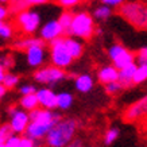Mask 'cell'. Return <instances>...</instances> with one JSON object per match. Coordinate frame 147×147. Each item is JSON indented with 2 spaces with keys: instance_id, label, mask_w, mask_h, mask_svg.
I'll return each mask as SVG.
<instances>
[{
  "instance_id": "obj_23",
  "label": "cell",
  "mask_w": 147,
  "mask_h": 147,
  "mask_svg": "<svg viewBox=\"0 0 147 147\" xmlns=\"http://www.w3.org/2000/svg\"><path fill=\"white\" fill-rule=\"evenodd\" d=\"M120 136V129L117 127H109V128L104 132V136H102V143L104 146H111L119 139Z\"/></svg>"
},
{
  "instance_id": "obj_12",
  "label": "cell",
  "mask_w": 147,
  "mask_h": 147,
  "mask_svg": "<svg viewBox=\"0 0 147 147\" xmlns=\"http://www.w3.org/2000/svg\"><path fill=\"white\" fill-rule=\"evenodd\" d=\"M38 32H39V38L43 40L45 43H49L51 40L65 35L62 27L58 23L57 19H50V20L45 22L43 24H40Z\"/></svg>"
},
{
  "instance_id": "obj_13",
  "label": "cell",
  "mask_w": 147,
  "mask_h": 147,
  "mask_svg": "<svg viewBox=\"0 0 147 147\" xmlns=\"http://www.w3.org/2000/svg\"><path fill=\"white\" fill-rule=\"evenodd\" d=\"M38 105L46 109H57V93L50 86H43L35 92Z\"/></svg>"
},
{
  "instance_id": "obj_4",
  "label": "cell",
  "mask_w": 147,
  "mask_h": 147,
  "mask_svg": "<svg viewBox=\"0 0 147 147\" xmlns=\"http://www.w3.org/2000/svg\"><path fill=\"white\" fill-rule=\"evenodd\" d=\"M119 13L136 28H147V5L140 1H124L119 7Z\"/></svg>"
},
{
  "instance_id": "obj_9",
  "label": "cell",
  "mask_w": 147,
  "mask_h": 147,
  "mask_svg": "<svg viewBox=\"0 0 147 147\" xmlns=\"http://www.w3.org/2000/svg\"><path fill=\"white\" fill-rule=\"evenodd\" d=\"M8 116H9V121L8 124L12 129L13 134L16 135H23L26 131L27 125L30 123V116L28 112L22 109L20 107H9L8 108Z\"/></svg>"
},
{
  "instance_id": "obj_16",
  "label": "cell",
  "mask_w": 147,
  "mask_h": 147,
  "mask_svg": "<svg viewBox=\"0 0 147 147\" xmlns=\"http://www.w3.org/2000/svg\"><path fill=\"white\" fill-rule=\"evenodd\" d=\"M135 69H136V63L132 62L127 65L124 67H120L119 69V76H117V81L121 84L123 89H127V88H131L134 82H132V78H134V73Z\"/></svg>"
},
{
  "instance_id": "obj_28",
  "label": "cell",
  "mask_w": 147,
  "mask_h": 147,
  "mask_svg": "<svg viewBox=\"0 0 147 147\" xmlns=\"http://www.w3.org/2000/svg\"><path fill=\"white\" fill-rule=\"evenodd\" d=\"M26 8H28V5L24 0H11L9 1V12L18 13Z\"/></svg>"
},
{
  "instance_id": "obj_33",
  "label": "cell",
  "mask_w": 147,
  "mask_h": 147,
  "mask_svg": "<svg viewBox=\"0 0 147 147\" xmlns=\"http://www.w3.org/2000/svg\"><path fill=\"white\" fill-rule=\"evenodd\" d=\"M55 1H57V4L59 5V7H62L63 9H71L80 4L81 0H55Z\"/></svg>"
},
{
  "instance_id": "obj_42",
  "label": "cell",
  "mask_w": 147,
  "mask_h": 147,
  "mask_svg": "<svg viewBox=\"0 0 147 147\" xmlns=\"http://www.w3.org/2000/svg\"><path fill=\"white\" fill-rule=\"evenodd\" d=\"M9 1H11V0H0V3H1V4H8Z\"/></svg>"
},
{
  "instance_id": "obj_11",
  "label": "cell",
  "mask_w": 147,
  "mask_h": 147,
  "mask_svg": "<svg viewBox=\"0 0 147 147\" xmlns=\"http://www.w3.org/2000/svg\"><path fill=\"white\" fill-rule=\"evenodd\" d=\"M26 53V62L27 65L32 69H38V67L43 66L47 59V50H46V43H39V45H34L24 50Z\"/></svg>"
},
{
  "instance_id": "obj_27",
  "label": "cell",
  "mask_w": 147,
  "mask_h": 147,
  "mask_svg": "<svg viewBox=\"0 0 147 147\" xmlns=\"http://www.w3.org/2000/svg\"><path fill=\"white\" fill-rule=\"evenodd\" d=\"M104 89H105V93L109 94V96H116V94H119L123 90V86L119 81H111V82H107V84H104Z\"/></svg>"
},
{
  "instance_id": "obj_31",
  "label": "cell",
  "mask_w": 147,
  "mask_h": 147,
  "mask_svg": "<svg viewBox=\"0 0 147 147\" xmlns=\"http://www.w3.org/2000/svg\"><path fill=\"white\" fill-rule=\"evenodd\" d=\"M12 134L13 132H12V129H11V127H9L8 123L0 124V143H4Z\"/></svg>"
},
{
  "instance_id": "obj_6",
  "label": "cell",
  "mask_w": 147,
  "mask_h": 147,
  "mask_svg": "<svg viewBox=\"0 0 147 147\" xmlns=\"http://www.w3.org/2000/svg\"><path fill=\"white\" fill-rule=\"evenodd\" d=\"M15 23L18 26L19 31L23 32L24 35H34L35 32H38L42 24V16L35 9L26 8L16 13Z\"/></svg>"
},
{
  "instance_id": "obj_34",
  "label": "cell",
  "mask_w": 147,
  "mask_h": 147,
  "mask_svg": "<svg viewBox=\"0 0 147 147\" xmlns=\"http://www.w3.org/2000/svg\"><path fill=\"white\" fill-rule=\"evenodd\" d=\"M36 92V86L32 84H23L19 86V93L22 94H31Z\"/></svg>"
},
{
  "instance_id": "obj_5",
  "label": "cell",
  "mask_w": 147,
  "mask_h": 147,
  "mask_svg": "<svg viewBox=\"0 0 147 147\" xmlns=\"http://www.w3.org/2000/svg\"><path fill=\"white\" fill-rule=\"evenodd\" d=\"M65 36V35H63ZM59 36L57 39L49 42V58L50 63L61 69H67L69 66H71L73 63V57H71L69 51H67L66 46H65V38Z\"/></svg>"
},
{
  "instance_id": "obj_30",
  "label": "cell",
  "mask_w": 147,
  "mask_h": 147,
  "mask_svg": "<svg viewBox=\"0 0 147 147\" xmlns=\"http://www.w3.org/2000/svg\"><path fill=\"white\" fill-rule=\"evenodd\" d=\"M40 142H38V140H34V139L28 138V136H22L20 135V139H19V143L16 147H39Z\"/></svg>"
},
{
  "instance_id": "obj_2",
  "label": "cell",
  "mask_w": 147,
  "mask_h": 147,
  "mask_svg": "<svg viewBox=\"0 0 147 147\" xmlns=\"http://www.w3.org/2000/svg\"><path fill=\"white\" fill-rule=\"evenodd\" d=\"M80 121L74 117H61L45 136L47 147H65L76 138Z\"/></svg>"
},
{
  "instance_id": "obj_1",
  "label": "cell",
  "mask_w": 147,
  "mask_h": 147,
  "mask_svg": "<svg viewBox=\"0 0 147 147\" xmlns=\"http://www.w3.org/2000/svg\"><path fill=\"white\" fill-rule=\"evenodd\" d=\"M28 116H30V123L24 131V135L38 142H42L50 128L62 117L58 112H55V109H46L40 107H36L30 111Z\"/></svg>"
},
{
  "instance_id": "obj_37",
  "label": "cell",
  "mask_w": 147,
  "mask_h": 147,
  "mask_svg": "<svg viewBox=\"0 0 147 147\" xmlns=\"http://www.w3.org/2000/svg\"><path fill=\"white\" fill-rule=\"evenodd\" d=\"M8 16H9V8L7 7V4H1L0 3V22L7 20Z\"/></svg>"
},
{
  "instance_id": "obj_43",
  "label": "cell",
  "mask_w": 147,
  "mask_h": 147,
  "mask_svg": "<svg viewBox=\"0 0 147 147\" xmlns=\"http://www.w3.org/2000/svg\"><path fill=\"white\" fill-rule=\"evenodd\" d=\"M0 147H5V143H0Z\"/></svg>"
},
{
  "instance_id": "obj_44",
  "label": "cell",
  "mask_w": 147,
  "mask_h": 147,
  "mask_svg": "<svg viewBox=\"0 0 147 147\" xmlns=\"http://www.w3.org/2000/svg\"><path fill=\"white\" fill-rule=\"evenodd\" d=\"M144 128H146V131H147V119H146V123H144Z\"/></svg>"
},
{
  "instance_id": "obj_29",
  "label": "cell",
  "mask_w": 147,
  "mask_h": 147,
  "mask_svg": "<svg viewBox=\"0 0 147 147\" xmlns=\"http://www.w3.org/2000/svg\"><path fill=\"white\" fill-rule=\"evenodd\" d=\"M0 65L4 67L5 70H9L15 65V59L11 54H0Z\"/></svg>"
},
{
  "instance_id": "obj_26",
  "label": "cell",
  "mask_w": 147,
  "mask_h": 147,
  "mask_svg": "<svg viewBox=\"0 0 147 147\" xmlns=\"http://www.w3.org/2000/svg\"><path fill=\"white\" fill-rule=\"evenodd\" d=\"M15 28L11 23L8 22H0V39L3 40H9L13 36Z\"/></svg>"
},
{
  "instance_id": "obj_20",
  "label": "cell",
  "mask_w": 147,
  "mask_h": 147,
  "mask_svg": "<svg viewBox=\"0 0 147 147\" xmlns=\"http://www.w3.org/2000/svg\"><path fill=\"white\" fill-rule=\"evenodd\" d=\"M19 107L24 109V111L30 112L32 111L34 108L39 107L38 105V98H36V94L35 93H31V94H23L20 100H19Z\"/></svg>"
},
{
  "instance_id": "obj_21",
  "label": "cell",
  "mask_w": 147,
  "mask_h": 147,
  "mask_svg": "<svg viewBox=\"0 0 147 147\" xmlns=\"http://www.w3.org/2000/svg\"><path fill=\"white\" fill-rule=\"evenodd\" d=\"M94 20H98V22H105L112 16V8L108 7L105 4H100L97 5L96 8L93 9V13H92Z\"/></svg>"
},
{
  "instance_id": "obj_41",
  "label": "cell",
  "mask_w": 147,
  "mask_h": 147,
  "mask_svg": "<svg viewBox=\"0 0 147 147\" xmlns=\"http://www.w3.org/2000/svg\"><path fill=\"white\" fill-rule=\"evenodd\" d=\"M5 69L3 66H1V65H0V82H1V81H3V78H4V74H5Z\"/></svg>"
},
{
  "instance_id": "obj_38",
  "label": "cell",
  "mask_w": 147,
  "mask_h": 147,
  "mask_svg": "<svg viewBox=\"0 0 147 147\" xmlns=\"http://www.w3.org/2000/svg\"><path fill=\"white\" fill-rule=\"evenodd\" d=\"M28 7H35V5H43L46 3H49L50 0H24Z\"/></svg>"
},
{
  "instance_id": "obj_32",
  "label": "cell",
  "mask_w": 147,
  "mask_h": 147,
  "mask_svg": "<svg viewBox=\"0 0 147 147\" xmlns=\"http://www.w3.org/2000/svg\"><path fill=\"white\" fill-rule=\"evenodd\" d=\"M135 63L136 65H147V46L142 47L138 51V54L135 55Z\"/></svg>"
},
{
  "instance_id": "obj_39",
  "label": "cell",
  "mask_w": 147,
  "mask_h": 147,
  "mask_svg": "<svg viewBox=\"0 0 147 147\" xmlns=\"http://www.w3.org/2000/svg\"><path fill=\"white\" fill-rule=\"evenodd\" d=\"M65 147H84V144H82V142L81 140H78V139H73L69 144H66Z\"/></svg>"
},
{
  "instance_id": "obj_7",
  "label": "cell",
  "mask_w": 147,
  "mask_h": 147,
  "mask_svg": "<svg viewBox=\"0 0 147 147\" xmlns=\"http://www.w3.org/2000/svg\"><path fill=\"white\" fill-rule=\"evenodd\" d=\"M66 71L65 69L57 67L54 65H43V66L38 67L34 73V80L35 82L40 85H46L53 88L55 85L61 84L62 81L66 80Z\"/></svg>"
},
{
  "instance_id": "obj_19",
  "label": "cell",
  "mask_w": 147,
  "mask_h": 147,
  "mask_svg": "<svg viewBox=\"0 0 147 147\" xmlns=\"http://www.w3.org/2000/svg\"><path fill=\"white\" fill-rule=\"evenodd\" d=\"M73 102H74V96L70 92L62 90V92L57 93V109H59V111H67V109L71 108Z\"/></svg>"
},
{
  "instance_id": "obj_36",
  "label": "cell",
  "mask_w": 147,
  "mask_h": 147,
  "mask_svg": "<svg viewBox=\"0 0 147 147\" xmlns=\"http://www.w3.org/2000/svg\"><path fill=\"white\" fill-rule=\"evenodd\" d=\"M19 139H20V135L12 134L7 140H5V147H16L19 143Z\"/></svg>"
},
{
  "instance_id": "obj_10",
  "label": "cell",
  "mask_w": 147,
  "mask_h": 147,
  "mask_svg": "<svg viewBox=\"0 0 147 147\" xmlns=\"http://www.w3.org/2000/svg\"><path fill=\"white\" fill-rule=\"evenodd\" d=\"M123 119L128 123H136L147 119V93L138 98L124 111Z\"/></svg>"
},
{
  "instance_id": "obj_35",
  "label": "cell",
  "mask_w": 147,
  "mask_h": 147,
  "mask_svg": "<svg viewBox=\"0 0 147 147\" xmlns=\"http://www.w3.org/2000/svg\"><path fill=\"white\" fill-rule=\"evenodd\" d=\"M124 1L125 0H100L101 4H105L108 7H111V8H119Z\"/></svg>"
},
{
  "instance_id": "obj_18",
  "label": "cell",
  "mask_w": 147,
  "mask_h": 147,
  "mask_svg": "<svg viewBox=\"0 0 147 147\" xmlns=\"http://www.w3.org/2000/svg\"><path fill=\"white\" fill-rule=\"evenodd\" d=\"M39 43H45L39 36L26 35L24 38H20V39L15 40V42H13V47H15L16 50L24 51V50H27L28 47H31V46H34V45H39Z\"/></svg>"
},
{
  "instance_id": "obj_17",
  "label": "cell",
  "mask_w": 147,
  "mask_h": 147,
  "mask_svg": "<svg viewBox=\"0 0 147 147\" xmlns=\"http://www.w3.org/2000/svg\"><path fill=\"white\" fill-rule=\"evenodd\" d=\"M119 76V69L113 65H105L97 70V80L100 84H107L111 81H116Z\"/></svg>"
},
{
  "instance_id": "obj_24",
  "label": "cell",
  "mask_w": 147,
  "mask_h": 147,
  "mask_svg": "<svg viewBox=\"0 0 147 147\" xmlns=\"http://www.w3.org/2000/svg\"><path fill=\"white\" fill-rule=\"evenodd\" d=\"M19 82H20V77L18 76V74H15V73H12V71H5L4 74V78H3V81H1V84L4 85L7 89H13V88H16L19 85Z\"/></svg>"
},
{
  "instance_id": "obj_22",
  "label": "cell",
  "mask_w": 147,
  "mask_h": 147,
  "mask_svg": "<svg viewBox=\"0 0 147 147\" xmlns=\"http://www.w3.org/2000/svg\"><path fill=\"white\" fill-rule=\"evenodd\" d=\"M73 13L70 9H65L62 12L59 13V16H58V23L61 24L63 30V34L65 35H69V31H70V24H71V20H73Z\"/></svg>"
},
{
  "instance_id": "obj_25",
  "label": "cell",
  "mask_w": 147,
  "mask_h": 147,
  "mask_svg": "<svg viewBox=\"0 0 147 147\" xmlns=\"http://www.w3.org/2000/svg\"><path fill=\"white\" fill-rule=\"evenodd\" d=\"M147 81V65H136V69H135L134 73V78H132V82L134 85H140L143 82Z\"/></svg>"
},
{
  "instance_id": "obj_15",
  "label": "cell",
  "mask_w": 147,
  "mask_h": 147,
  "mask_svg": "<svg viewBox=\"0 0 147 147\" xmlns=\"http://www.w3.org/2000/svg\"><path fill=\"white\" fill-rule=\"evenodd\" d=\"M74 88L78 93H89L94 88V78L89 73H81L74 78Z\"/></svg>"
},
{
  "instance_id": "obj_8",
  "label": "cell",
  "mask_w": 147,
  "mask_h": 147,
  "mask_svg": "<svg viewBox=\"0 0 147 147\" xmlns=\"http://www.w3.org/2000/svg\"><path fill=\"white\" fill-rule=\"evenodd\" d=\"M108 58L111 59L112 65L117 69L124 67L129 63L135 62V54L129 49H127L121 43H112L107 50Z\"/></svg>"
},
{
  "instance_id": "obj_40",
  "label": "cell",
  "mask_w": 147,
  "mask_h": 147,
  "mask_svg": "<svg viewBox=\"0 0 147 147\" xmlns=\"http://www.w3.org/2000/svg\"><path fill=\"white\" fill-rule=\"evenodd\" d=\"M7 90H8V89H7L4 85L0 82V100H1V98H4V96L7 94Z\"/></svg>"
},
{
  "instance_id": "obj_3",
  "label": "cell",
  "mask_w": 147,
  "mask_h": 147,
  "mask_svg": "<svg viewBox=\"0 0 147 147\" xmlns=\"http://www.w3.org/2000/svg\"><path fill=\"white\" fill-rule=\"evenodd\" d=\"M96 20L92 13L86 11H78L73 13V20L70 24L69 35L76 36L81 40H90L96 31Z\"/></svg>"
},
{
  "instance_id": "obj_14",
  "label": "cell",
  "mask_w": 147,
  "mask_h": 147,
  "mask_svg": "<svg viewBox=\"0 0 147 147\" xmlns=\"http://www.w3.org/2000/svg\"><path fill=\"white\" fill-rule=\"evenodd\" d=\"M63 38H65V46H66L69 54L73 57V59H78V58L82 57V54H84V51H85L82 40L76 38V36H71V35L63 36Z\"/></svg>"
}]
</instances>
